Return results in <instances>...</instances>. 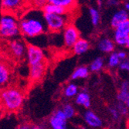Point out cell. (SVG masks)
<instances>
[{
  "label": "cell",
  "instance_id": "cell-1",
  "mask_svg": "<svg viewBox=\"0 0 129 129\" xmlns=\"http://www.w3.org/2000/svg\"><path fill=\"white\" fill-rule=\"evenodd\" d=\"M20 34L26 39H34L48 32L42 9H33L23 14L19 21Z\"/></svg>",
  "mask_w": 129,
  "mask_h": 129
},
{
  "label": "cell",
  "instance_id": "cell-2",
  "mask_svg": "<svg viewBox=\"0 0 129 129\" xmlns=\"http://www.w3.org/2000/svg\"><path fill=\"white\" fill-rule=\"evenodd\" d=\"M25 96L21 90L10 87L3 89L0 92V102L9 111H18L22 106Z\"/></svg>",
  "mask_w": 129,
  "mask_h": 129
},
{
  "label": "cell",
  "instance_id": "cell-3",
  "mask_svg": "<svg viewBox=\"0 0 129 129\" xmlns=\"http://www.w3.org/2000/svg\"><path fill=\"white\" fill-rule=\"evenodd\" d=\"M20 34L19 21L10 13L4 14L0 19V37L5 40L17 39Z\"/></svg>",
  "mask_w": 129,
  "mask_h": 129
},
{
  "label": "cell",
  "instance_id": "cell-4",
  "mask_svg": "<svg viewBox=\"0 0 129 129\" xmlns=\"http://www.w3.org/2000/svg\"><path fill=\"white\" fill-rule=\"evenodd\" d=\"M44 18L48 32L52 33H60L69 24L67 15L44 13Z\"/></svg>",
  "mask_w": 129,
  "mask_h": 129
},
{
  "label": "cell",
  "instance_id": "cell-5",
  "mask_svg": "<svg viewBox=\"0 0 129 129\" xmlns=\"http://www.w3.org/2000/svg\"><path fill=\"white\" fill-rule=\"evenodd\" d=\"M26 58L29 67L46 63V54L43 50L33 43L28 44Z\"/></svg>",
  "mask_w": 129,
  "mask_h": 129
},
{
  "label": "cell",
  "instance_id": "cell-6",
  "mask_svg": "<svg viewBox=\"0 0 129 129\" xmlns=\"http://www.w3.org/2000/svg\"><path fill=\"white\" fill-rule=\"evenodd\" d=\"M62 38L65 47L68 50H71L74 44L81 37L77 26L72 23H69L62 31Z\"/></svg>",
  "mask_w": 129,
  "mask_h": 129
},
{
  "label": "cell",
  "instance_id": "cell-7",
  "mask_svg": "<svg viewBox=\"0 0 129 129\" xmlns=\"http://www.w3.org/2000/svg\"><path fill=\"white\" fill-rule=\"evenodd\" d=\"M27 46L28 44L26 43L25 40L17 38L9 42V50L13 57L17 60H20L26 58Z\"/></svg>",
  "mask_w": 129,
  "mask_h": 129
},
{
  "label": "cell",
  "instance_id": "cell-8",
  "mask_svg": "<svg viewBox=\"0 0 129 129\" xmlns=\"http://www.w3.org/2000/svg\"><path fill=\"white\" fill-rule=\"evenodd\" d=\"M129 38V19L126 20L114 30L113 40L115 45L125 46Z\"/></svg>",
  "mask_w": 129,
  "mask_h": 129
},
{
  "label": "cell",
  "instance_id": "cell-9",
  "mask_svg": "<svg viewBox=\"0 0 129 129\" xmlns=\"http://www.w3.org/2000/svg\"><path fill=\"white\" fill-rule=\"evenodd\" d=\"M51 129H67V118L62 109L56 110L49 119Z\"/></svg>",
  "mask_w": 129,
  "mask_h": 129
},
{
  "label": "cell",
  "instance_id": "cell-10",
  "mask_svg": "<svg viewBox=\"0 0 129 129\" xmlns=\"http://www.w3.org/2000/svg\"><path fill=\"white\" fill-rule=\"evenodd\" d=\"M46 63L29 67V77L33 82L41 80L46 74Z\"/></svg>",
  "mask_w": 129,
  "mask_h": 129
},
{
  "label": "cell",
  "instance_id": "cell-11",
  "mask_svg": "<svg viewBox=\"0 0 129 129\" xmlns=\"http://www.w3.org/2000/svg\"><path fill=\"white\" fill-rule=\"evenodd\" d=\"M127 19H129V13L124 9H119L112 15L110 20V25L114 29Z\"/></svg>",
  "mask_w": 129,
  "mask_h": 129
},
{
  "label": "cell",
  "instance_id": "cell-12",
  "mask_svg": "<svg viewBox=\"0 0 129 129\" xmlns=\"http://www.w3.org/2000/svg\"><path fill=\"white\" fill-rule=\"evenodd\" d=\"M115 43L113 39L108 37H101L97 43L98 49L103 53L111 54L114 52L115 49Z\"/></svg>",
  "mask_w": 129,
  "mask_h": 129
},
{
  "label": "cell",
  "instance_id": "cell-13",
  "mask_svg": "<svg viewBox=\"0 0 129 129\" xmlns=\"http://www.w3.org/2000/svg\"><path fill=\"white\" fill-rule=\"evenodd\" d=\"M11 80V70L7 63L0 61V89H4Z\"/></svg>",
  "mask_w": 129,
  "mask_h": 129
},
{
  "label": "cell",
  "instance_id": "cell-14",
  "mask_svg": "<svg viewBox=\"0 0 129 129\" xmlns=\"http://www.w3.org/2000/svg\"><path fill=\"white\" fill-rule=\"evenodd\" d=\"M84 120L85 123L91 127H100L102 126V120L93 111L87 110L84 113Z\"/></svg>",
  "mask_w": 129,
  "mask_h": 129
},
{
  "label": "cell",
  "instance_id": "cell-15",
  "mask_svg": "<svg viewBox=\"0 0 129 129\" xmlns=\"http://www.w3.org/2000/svg\"><path fill=\"white\" fill-rule=\"evenodd\" d=\"M90 48V42L84 38H80L78 41L74 44L73 48L71 49L72 53L77 56H80L86 53Z\"/></svg>",
  "mask_w": 129,
  "mask_h": 129
},
{
  "label": "cell",
  "instance_id": "cell-16",
  "mask_svg": "<svg viewBox=\"0 0 129 129\" xmlns=\"http://www.w3.org/2000/svg\"><path fill=\"white\" fill-rule=\"evenodd\" d=\"M75 103L80 107L84 108H88L90 106L91 99L89 93L86 90H80L78 94L76 96Z\"/></svg>",
  "mask_w": 129,
  "mask_h": 129
},
{
  "label": "cell",
  "instance_id": "cell-17",
  "mask_svg": "<svg viewBox=\"0 0 129 129\" xmlns=\"http://www.w3.org/2000/svg\"><path fill=\"white\" fill-rule=\"evenodd\" d=\"M129 98V80H123L117 94V99L120 103L125 104Z\"/></svg>",
  "mask_w": 129,
  "mask_h": 129
},
{
  "label": "cell",
  "instance_id": "cell-18",
  "mask_svg": "<svg viewBox=\"0 0 129 129\" xmlns=\"http://www.w3.org/2000/svg\"><path fill=\"white\" fill-rule=\"evenodd\" d=\"M44 13L49 14H56V15H68L69 11L63 7L56 6L50 3H46L42 9Z\"/></svg>",
  "mask_w": 129,
  "mask_h": 129
},
{
  "label": "cell",
  "instance_id": "cell-19",
  "mask_svg": "<svg viewBox=\"0 0 129 129\" xmlns=\"http://www.w3.org/2000/svg\"><path fill=\"white\" fill-rule=\"evenodd\" d=\"M90 74L89 67L79 66L77 67L71 74V79L73 80H78L80 79H87Z\"/></svg>",
  "mask_w": 129,
  "mask_h": 129
},
{
  "label": "cell",
  "instance_id": "cell-20",
  "mask_svg": "<svg viewBox=\"0 0 129 129\" xmlns=\"http://www.w3.org/2000/svg\"><path fill=\"white\" fill-rule=\"evenodd\" d=\"M22 0H2V8L7 13L17 10L22 5Z\"/></svg>",
  "mask_w": 129,
  "mask_h": 129
},
{
  "label": "cell",
  "instance_id": "cell-21",
  "mask_svg": "<svg viewBox=\"0 0 129 129\" xmlns=\"http://www.w3.org/2000/svg\"><path fill=\"white\" fill-rule=\"evenodd\" d=\"M46 2L47 3L63 7L70 12L75 9L77 0H46Z\"/></svg>",
  "mask_w": 129,
  "mask_h": 129
},
{
  "label": "cell",
  "instance_id": "cell-22",
  "mask_svg": "<svg viewBox=\"0 0 129 129\" xmlns=\"http://www.w3.org/2000/svg\"><path fill=\"white\" fill-rule=\"evenodd\" d=\"M80 92L78 86L74 84V83H70L67 84L63 90V96L67 98V99H71V98H75L76 96L78 94V93Z\"/></svg>",
  "mask_w": 129,
  "mask_h": 129
},
{
  "label": "cell",
  "instance_id": "cell-23",
  "mask_svg": "<svg viewBox=\"0 0 129 129\" xmlns=\"http://www.w3.org/2000/svg\"><path fill=\"white\" fill-rule=\"evenodd\" d=\"M104 64H105V61L104 58L101 56H98L96 57L94 60H93V61L90 63L89 66V69L90 70V72L98 73L104 69Z\"/></svg>",
  "mask_w": 129,
  "mask_h": 129
},
{
  "label": "cell",
  "instance_id": "cell-24",
  "mask_svg": "<svg viewBox=\"0 0 129 129\" xmlns=\"http://www.w3.org/2000/svg\"><path fill=\"white\" fill-rule=\"evenodd\" d=\"M88 13H89V16H90V22L92 26H99L101 22V13L99 9L94 7H90L89 9Z\"/></svg>",
  "mask_w": 129,
  "mask_h": 129
},
{
  "label": "cell",
  "instance_id": "cell-25",
  "mask_svg": "<svg viewBox=\"0 0 129 129\" xmlns=\"http://www.w3.org/2000/svg\"><path fill=\"white\" fill-rule=\"evenodd\" d=\"M121 60L118 56V52H113L109 54L108 60H107V65L108 67L110 69H114L116 67H118Z\"/></svg>",
  "mask_w": 129,
  "mask_h": 129
},
{
  "label": "cell",
  "instance_id": "cell-26",
  "mask_svg": "<svg viewBox=\"0 0 129 129\" xmlns=\"http://www.w3.org/2000/svg\"><path fill=\"white\" fill-rule=\"evenodd\" d=\"M61 109L63 114H65L66 118H67V120L73 118L76 114V109L74 105L70 103H65L63 105Z\"/></svg>",
  "mask_w": 129,
  "mask_h": 129
},
{
  "label": "cell",
  "instance_id": "cell-27",
  "mask_svg": "<svg viewBox=\"0 0 129 129\" xmlns=\"http://www.w3.org/2000/svg\"><path fill=\"white\" fill-rule=\"evenodd\" d=\"M109 112L112 117V118L115 121L118 120L120 118V116H121V114L118 111V109L117 108V107H111L109 108Z\"/></svg>",
  "mask_w": 129,
  "mask_h": 129
},
{
  "label": "cell",
  "instance_id": "cell-28",
  "mask_svg": "<svg viewBox=\"0 0 129 129\" xmlns=\"http://www.w3.org/2000/svg\"><path fill=\"white\" fill-rule=\"evenodd\" d=\"M116 107H117V108L118 109L121 115H127V113H128V108L126 106L125 104L118 102V104H117Z\"/></svg>",
  "mask_w": 129,
  "mask_h": 129
},
{
  "label": "cell",
  "instance_id": "cell-29",
  "mask_svg": "<svg viewBox=\"0 0 129 129\" xmlns=\"http://www.w3.org/2000/svg\"><path fill=\"white\" fill-rule=\"evenodd\" d=\"M119 70L124 72H129V57H127L126 60L121 62L119 67Z\"/></svg>",
  "mask_w": 129,
  "mask_h": 129
},
{
  "label": "cell",
  "instance_id": "cell-30",
  "mask_svg": "<svg viewBox=\"0 0 129 129\" xmlns=\"http://www.w3.org/2000/svg\"><path fill=\"white\" fill-rule=\"evenodd\" d=\"M118 56L120 58V60L121 61L126 60L127 58V53L124 51V50H120V51H118Z\"/></svg>",
  "mask_w": 129,
  "mask_h": 129
},
{
  "label": "cell",
  "instance_id": "cell-31",
  "mask_svg": "<svg viewBox=\"0 0 129 129\" xmlns=\"http://www.w3.org/2000/svg\"><path fill=\"white\" fill-rule=\"evenodd\" d=\"M120 4V0H107V5L108 6H117Z\"/></svg>",
  "mask_w": 129,
  "mask_h": 129
},
{
  "label": "cell",
  "instance_id": "cell-32",
  "mask_svg": "<svg viewBox=\"0 0 129 129\" xmlns=\"http://www.w3.org/2000/svg\"><path fill=\"white\" fill-rule=\"evenodd\" d=\"M35 3H36V5L37 6L42 7V9L44 7V6L47 3L46 0H35Z\"/></svg>",
  "mask_w": 129,
  "mask_h": 129
},
{
  "label": "cell",
  "instance_id": "cell-33",
  "mask_svg": "<svg viewBox=\"0 0 129 129\" xmlns=\"http://www.w3.org/2000/svg\"><path fill=\"white\" fill-rule=\"evenodd\" d=\"M16 129H30V126L29 124H21V125L18 126V127Z\"/></svg>",
  "mask_w": 129,
  "mask_h": 129
},
{
  "label": "cell",
  "instance_id": "cell-34",
  "mask_svg": "<svg viewBox=\"0 0 129 129\" xmlns=\"http://www.w3.org/2000/svg\"><path fill=\"white\" fill-rule=\"evenodd\" d=\"M30 129H46L43 125H33L30 127Z\"/></svg>",
  "mask_w": 129,
  "mask_h": 129
},
{
  "label": "cell",
  "instance_id": "cell-35",
  "mask_svg": "<svg viewBox=\"0 0 129 129\" xmlns=\"http://www.w3.org/2000/svg\"><path fill=\"white\" fill-rule=\"evenodd\" d=\"M124 9L127 12V13H129V2L124 3Z\"/></svg>",
  "mask_w": 129,
  "mask_h": 129
},
{
  "label": "cell",
  "instance_id": "cell-36",
  "mask_svg": "<svg viewBox=\"0 0 129 129\" xmlns=\"http://www.w3.org/2000/svg\"><path fill=\"white\" fill-rule=\"evenodd\" d=\"M125 47H126L127 49H128V50H129V38H128V40H127V43H126Z\"/></svg>",
  "mask_w": 129,
  "mask_h": 129
},
{
  "label": "cell",
  "instance_id": "cell-37",
  "mask_svg": "<svg viewBox=\"0 0 129 129\" xmlns=\"http://www.w3.org/2000/svg\"><path fill=\"white\" fill-rule=\"evenodd\" d=\"M125 104H126V106L129 108V98H128V99L127 100V101H126Z\"/></svg>",
  "mask_w": 129,
  "mask_h": 129
},
{
  "label": "cell",
  "instance_id": "cell-38",
  "mask_svg": "<svg viewBox=\"0 0 129 129\" xmlns=\"http://www.w3.org/2000/svg\"><path fill=\"white\" fill-rule=\"evenodd\" d=\"M80 129H85V127H80Z\"/></svg>",
  "mask_w": 129,
  "mask_h": 129
},
{
  "label": "cell",
  "instance_id": "cell-39",
  "mask_svg": "<svg viewBox=\"0 0 129 129\" xmlns=\"http://www.w3.org/2000/svg\"><path fill=\"white\" fill-rule=\"evenodd\" d=\"M128 127H129V121H128Z\"/></svg>",
  "mask_w": 129,
  "mask_h": 129
}]
</instances>
